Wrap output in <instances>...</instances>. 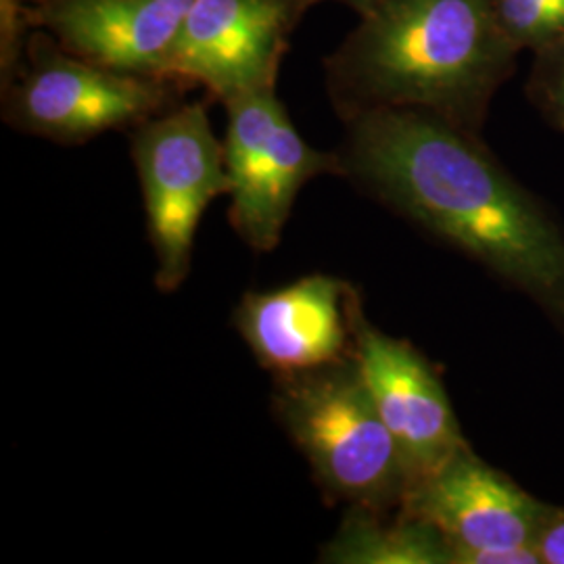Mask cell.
<instances>
[{"mask_svg":"<svg viewBox=\"0 0 564 564\" xmlns=\"http://www.w3.org/2000/svg\"><path fill=\"white\" fill-rule=\"evenodd\" d=\"M343 121L341 176L523 293L564 337V228L479 134L416 109Z\"/></svg>","mask_w":564,"mask_h":564,"instance_id":"6da1fadb","label":"cell"},{"mask_svg":"<svg viewBox=\"0 0 564 564\" xmlns=\"http://www.w3.org/2000/svg\"><path fill=\"white\" fill-rule=\"evenodd\" d=\"M517 53L494 0H381L324 61V74L343 120L416 109L479 134Z\"/></svg>","mask_w":564,"mask_h":564,"instance_id":"7a4b0ae2","label":"cell"},{"mask_svg":"<svg viewBox=\"0 0 564 564\" xmlns=\"http://www.w3.org/2000/svg\"><path fill=\"white\" fill-rule=\"evenodd\" d=\"M272 408L330 502L375 512L402 508L412 479L354 356L276 377Z\"/></svg>","mask_w":564,"mask_h":564,"instance_id":"3957f363","label":"cell"},{"mask_svg":"<svg viewBox=\"0 0 564 564\" xmlns=\"http://www.w3.org/2000/svg\"><path fill=\"white\" fill-rule=\"evenodd\" d=\"M130 151L155 256V286L174 293L191 272L205 209L230 195L224 142L205 105L186 102L134 128Z\"/></svg>","mask_w":564,"mask_h":564,"instance_id":"277c9868","label":"cell"},{"mask_svg":"<svg viewBox=\"0 0 564 564\" xmlns=\"http://www.w3.org/2000/svg\"><path fill=\"white\" fill-rule=\"evenodd\" d=\"M174 82L130 76L36 36L32 59L4 88V118L21 132L63 144L139 128L167 111Z\"/></svg>","mask_w":564,"mask_h":564,"instance_id":"5b68a950","label":"cell"},{"mask_svg":"<svg viewBox=\"0 0 564 564\" xmlns=\"http://www.w3.org/2000/svg\"><path fill=\"white\" fill-rule=\"evenodd\" d=\"M228 128L224 158L230 176L228 218L245 245L268 253L303 186L318 176H341L337 151L328 153L303 141L276 97V88L247 93L224 102Z\"/></svg>","mask_w":564,"mask_h":564,"instance_id":"8992f818","label":"cell"},{"mask_svg":"<svg viewBox=\"0 0 564 564\" xmlns=\"http://www.w3.org/2000/svg\"><path fill=\"white\" fill-rule=\"evenodd\" d=\"M552 508L466 445L412 485L400 510L433 524L454 564H544L535 544Z\"/></svg>","mask_w":564,"mask_h":564,"instance_id":"52a82bcc","label":"cell"},{"mask_svg":"<svg viewBox=\"0 0 564 564\" xmlns=\"http://www.w3.org/2000/svg\"><path fill=\"white\" fill-rule=\"evenodd\" d=\"M310 0H195L165 80L202 84L218 101L276 88L289 39Z\"/></svg>","mask_w":564,"mask_h":564,"instance_id":"ba28073f","label":"cell"},{"mask_svg":"<svg viewBox=\"0 0 564 564\" xmlns=\"http://www.w3.org/2000/svg\"><path fill=\"white\" fill-rule=\"evenodd\" d=\"M354 360L402 449L412 485L468 445L440 372L412 343L372 326L362 303L354 318Z\"/></svg>","mask_w":564,"mask_h":564,"instance_id":"9c48e42d","label":"cell"},{"mask_svg":"<svg viewBox=\"0 0 564 564\" xmlns=\"http://www.w3.org/2000/svg\"><path fill=\"white\" fill-rule=\"evenodd\" d=\"M360 303L349 282L310 274L274 291L245 293L232 323L263 370L286 377L351 358Z\"/></svg>","mask_w":564,"mask_h":564,"instance_id":"30bf717a","label":"cell"},{"mask_svg":"<svg viewBox=\"0 0 564 564\" xmlns=\"http://www.w3.org/2000/svg\"><path fill=\"white\" fill-rule=\"evenodd\" d=\"M193 2L42 0L25 4V20L76 57L121 74L165 80L167 61Z\"/></svg>","mask_w":564,"mask_h":564,"instance_id":"8fae6325","label":"cell"},{"mask_svg":"<svg viewBox=\"0 0 564 564\" xmlns=\"http://www.w3.org/2000/svg\"><path fill=\"white\" fill-rule=\"evenodd\" d=\"M326 564H454L444 535L402 510L349 508L341 527L321 550Z\"/></svg>","mask_w":564,"mask_h":564,"instance_id":"7c38bea8","label":"cell"},{"mask_svg":"<svg viewBox=\"0 0 564 564\" xmlns=\"http://www.w3.org/2000/svg\"><path fill=\"white\" fill-rule=\"evenodd\" d=\"M496 18L517 51L564 39V0H494Z\"/></svg>","mask_w":564,"mask_h":564,"instance_id":"4fadbf2b","label":"cell"},{"mask_svg":"<svg viewBox=\"0 0 564 564\" xmlns=\"http://www.w3.org/2000/svg\"><path fill=\"white\" fill-rule=\"evenodd\" d=\"M527 97L547 123L564 132V39L535 51V65L527 82Z\"/></svg>","mask_w":564,"mask_h":564,"instance_id":"5bb4252c","label":"cell"},{"mask_svg":"<svg viewBox=\"0 0 564 564\" xmlns=\"http://www.w3.org/2000/svg\"><path fill=\"white\" fill-rule=\"evenodd\" d=\"M535 547L542 556V563L564 564V508H552Z\"/></svg>","mask_w":564,"mask_h":564,"instance_id":"9a60e30c","label":"cell"},{"mask_svg":"<svg viewBox=\"0 0 564 564\" xmlns=\"http://www.w3.org/2000/svg\"><path fill=\"white\" fill-rule=\"evenodd\" d=\"M314 2H323V0H310V4H314ZM335 2H343V4H347L351 9H356L362 15L366 11H370L375 4H379L381 0H335Z\"/></svg>","mask_w":564,"mask_h":564,"instance_id":"2e32d148","label":"cell"},{"mask_svg":"<svg viewBox=\"0 0 564 564\" xmlns=\"http://www.w3.org/2000/svg\"><path fill=\"white\" fill-rule=\"evenodd\" d=\"M20 2H23V4H39L42 0H20Z\"/></svg>","mask_w":564,"mask_h":564,"instance_id":"e0dca14e","label":"cell"}]
</instances>
